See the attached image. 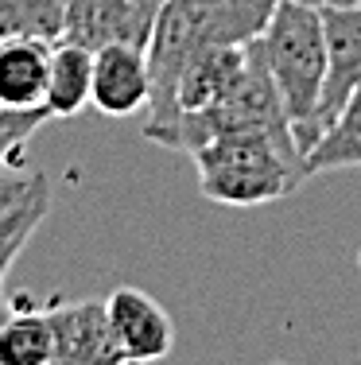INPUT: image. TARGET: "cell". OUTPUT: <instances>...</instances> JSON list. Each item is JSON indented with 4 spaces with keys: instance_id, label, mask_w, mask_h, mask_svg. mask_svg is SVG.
<instances>
[{
    "instance_id": "5",
    "label": "cell",
    "mask_w": 361,
    "mask_h": 365,
    "mask_svg": "<svg viewBox=\"0 0 361 365\" xmlns=\"http://www.w3.org/2000/svg\"><path fill=\"white\" fill-rule=\"evenodd\" d=\"M55 330V354L51 365H128L120 350L113 323H109L105 299H74L47 307Z\"/></svg>"
},
{
    "instance_id": "18",
    "label": "cell",
    "mask_w": 361,
    "mask_h": 365,
    "mask_svg": "<svg viewBox=\"0 0 361 365\" xmlns=\"http://www.w3.org/2000/svg\"><path fill=\"white\" fill-rule=\"evenodd\" d=\"M299 4H311V8H342V4H357V0H299Z\"/></svg>"
},
{
    "instance_id": "20",
    "label": "cell",
    "mask_w": 361,
    "mask_h": 365,
    "mask_svg": "<svg viewBox=\"0 0 361 365\" xmlns=\"http://www.w3.org/2000/svg\"><path fill=\"white\" fill-rule=\"evenodd\" d=\"M128 365H140V361H128Z\"/></svg>"
},
{
    "instance_id": "15",
    "label": "cell",
    "mask_w": 361,
    "mask_h": 365,
    "mask_svg": "<svg viewBox=\"0 0 361 365\" xmlns=\"http://www.w3.org/2000/svg\"><path fill=\"white\" fill-rule=\"evenodd\" d=\"M70 0H0V43L16 36L58 39Z\"/></svg>"
},
{
    "instance_id": "11",
    "label": "cell",
    "mask_w": 361,
    "mask_h": 365,
    "mask_svg": "<svg viewBox=\"0 0 361 365\" xmlns=\"http://www.w3.org/2000/svg\"><path fill=\"white\" fill-rule=\"evenodd\" d=\"M93 98V51L74 39H55L51 47V74H47V101L51 117H78Z\"/></svg>"
},
{
    "instance_id": "1",
    "label": "cell",
    "mask_w": 361,
    "mask_h": 365,
    "mask_svg": "<svg viewBox=\"0 0 361 365\" xmlns=\"http://www.w3.org/2000/svg\"><path fill=\"white\" fill-rule=\"evenodd\" d=\"M280 0H167L148 43L152 101L144 136L156 140L175 120L179 78L194 55L210 47H245L261 39Z\"/></svg>"
},
{
    "instance_id": "3",
    "label": "cell",
    "mask_w": 361,
    "mask_h": 365,
    "mask_svg": "<svg viewBox=\"0 0 361 365\" xmlns=\"http://www.w3.org/2000/svg\"><path fill=\"white\" fill-rule=\"evenodd\" d=\"M261 43V55L268 63V74L276 82L283 106H288L291 128H295V144L311 148V128H315V113L323 101V86H326V31H323V12L299 0H280L272 12Z\"/></svg>"
},
{
    "instance_id": "16",
    "label": "cell",
    "mask_w": 361,
    "mask_h": 365,
    "mask_svg": "<svg viewBox=\"0 0 361 365\" xmlns=\"http://www.w3.org/2000/svg\"><path fill=\"white\" fill-rule=\"evenodd\" d=\"M47 117V109H0V171L16 168L23 144L39 133Z\"/></svg>"
},
{
    "instance_id": "6",
    "label": "cell",
    "mask_w": 361,
    "mask_h": 365,
    "mask_svg": "<svg viewBox=\"0 0 361 365\" xmlns=\"http://www.w3.org/2000/svg\"><path fill=\"white\" fill-rule=\"evenodd\" d=\"M323 31H326V86H323V101L315 113V128H311V148L315 140L334 125V117L342 113V106L350 101V93L361 86V0L357 4H342V8H323ZM307 148V152H311Z\"/></svg>"
},
{
    "instance_id": "9",
    "label": "cell",
    "mask_w": 361,
    "mask_h": 365,
    "mask_svg": "<svg viewBox=\"0 0 361 365\" xmlns=\"http://www.w3.org/2000/svg\"><path fill=\"white\" fill-rule=\"evenodd\" d=\"M245 74H248V43L245 47H210V51H202V55H194L191 66L179 78L175 117L179 113H202V109L221 106V101L241 86ZM171 125H175V120H171ZM167 128H163V133H167ZM159 136H156V144H159Z\"/></svg>"
},
{
    "instance_id": "14",
    "label": "cell",
    "mask_w": 361,
    "mask_h": 365,
    "mask_svg": "<svg viewBox=\"0 0 361 365\" xmlns=\"http://www.w3.org/2000/svg\"><path fill=\"white\" fill-rule=\"evenodd\" d=\"M51 214V182L47 175L39 179V187L23 198L20 206H12L8 214H0V284H4L12 260L23 253V245L31 241V233L47 222Z\"/></svg>"
},
{
    "instance_id": "8",
    "label": "cell",
    "mask_w": 361,
    "mask_h": 365,
    "mask_svg": "<svg viewBox=\"0 0 361 365\" xmlns=\"http://www.w3.org/2000/svg\"><path fill=\"white\" fill-rule=\"evenodd\" d=\"M105 311L113 334L120 342L128 361L152 365L159 358H167L175 346V327H171L167 311L140 288H117L113 295H105Z\"/></svg>"
},
{
    "instance_id": "19",
    "label": "cell",
    "mask_w": 361,
    "mask_h": 365,
    "mask_svg": "<svg viewBox=\"0 0 361 365\" xmlns=\"http://www.w3.org/2000/svg\"><path fill=\"white\" fill-rule=\"evenodd\" d=\"M4 319H8V307H4V303H0V323H4Z\"/></svg>"
},
{
    "instance_id": "4",
    "label": "cell",
    "mask_w": 361,
    "mask_h": 365,
    "mask_svg": "<svg viewBox=\"0 0 361 365\" xmlns=\"http://www.w3.org/2000/svg\"><path fill=\"white\" fill-rule=\"evenodd\" d=\"M163 4L167 0H70L58 39H74L90 51H101L109 43L148 51Z\"/></svg>"
},
{
    "instance_id": "12",
    "label": "cell",
    "mask_w": 361,
    "mask_h": 365,
    "mask_svg": "<svg viewBox=\"0 0 361 365\" xmlns=\"http://www.w3.org/2000/svg\"><path fill=\"white\" fill-rule=\"evenodd\" d=\"M55 330L47 307H16L0 323V365H51Z\"/></svg>"
},
{
    "instance_id": "13",
    "label": "cell",
    "mask_w": 361,
    "mask_h": 365,
    "mask_svg": "<svg viewBox=\"0 0 361 365\" xmlns=\"http://www.w3.org/2000/svg\"><path fill=\"white\" fill-rule=\"evenodd\" d=\"M346 168H361V86L350 93L334 125L307 152V175H326V171Z\"/></svg>"
},
{
    "instance_id": "17",
    "label": "cell",
    "mask_w": 361,
    "mask_h": 365,
    "mask_svg": "<svg viewBox=\"0 0 361 365\" xmlns=\"http://www.w3.org/2000/svg\"><path fill=\"white\" fill-rule=\"evenodd\" d=\"M39 171H20V168H8L0 171V214H8L12 206H20L31 190L39 187Z\"/></svg>"
},
{
    "instance_id": "7",
    "label": "cell",
    "mask_w": 361,
    "mask_h": 365,
    "mask_svg": "<svg viewBox=\"0 0 361 365\" xmlns=\"http://www.w3.org/2000/svg\"><path fill=\"white\" fill-rule=\"evenodd\" d=\"M152 101V66L144 47L128 43H109L93 51V98L90 106L105 117H132L148 113Z\"/></svg>"
},
{
    "instance_id": "2",
    "label": "cell",
    "mask_w": 361,
    "mask_h": 365,
    "mask_svg": "<svg viewBox=\"0 0 361 365\" xmlns=\"http://www.w3.org/2000/svg\"><path fill=\"white\" fill-rule=\"evenodd\" d=\"M191 155L199 168V190L218 206H268L307 179V155L299 144L264 133L218 136Z\"/></svg>"
},
{
    "instance_id": "10",
    "label": "cell",
    "mask_w": 361,
    "mask_h": 365,
    "mask_svg": "<svg viewBox=\"0 0 361 365\" xmlns=\"http://www.w3.org/2000/svg\"><path fill=\"white\" fill-rule=\"evenodd\" d=\"M55 39L16 36L0 43V109H43Z\"/></svg>"
}]
</instances>
